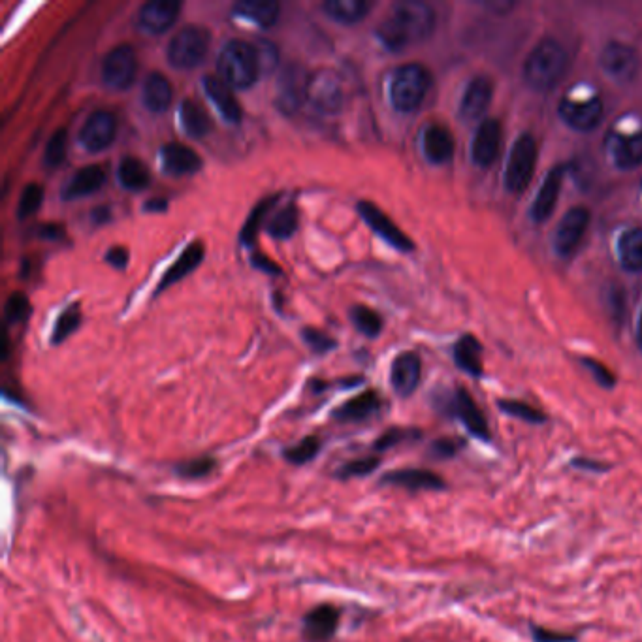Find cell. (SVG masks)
Instances as JSON below:
<instances>
[{
    "label": "cell",
    "mask_w": 642,
    "mask_h": 642,
    "mask_svg": "<svg viewBox=\"0 0 642 642\" xmlns=\"http://www.w3.org/2000/svg\"><path fill=\"white\" fill-rule=\"evenodd\" d=\"M281 6L277 2H253L245 0L234 6V16L240 17L243 21H249L257 27L268 29L277 23Z\"/></svg>",
    "instance_id": "obj_31"
},
{
    "label": "cell",
    "mask_w": 642,
    "mask_h": 642,
    "mask_svg": "<svg viewBox=\"0 0 642 642\" xmlns=\"http://www.w3.org/2000/svg\"><path fill=\"white\" fill-rule=\"evenodd\" d=\"M253 264L257 266V268H260V270H264L266 273H273V275H279V268L273 264L272 260H268L266 257H262V255H258V257L253 258Z\"/></svg>",
    "instance_id": "obj_57"
},
{
    "label": "cell",
    "mask_w": 642,
    "mask_h": 642,
    "mask_svg": "<svg viewBox=\"0 0 642 642\" xmlns=\"http://www.w3.org/2000/svg\"><path fill=\"white\" fill-rule=\"evenodd\" d=\"M341 612L338 607L324 603L309 610L302 620V637L305 642H330L338 631Z\"/></svg>",
    "instance_id": "obj_19"
},
{
    "label": "cell",
    "mask_w": 642,
    "mask_h": 642,
    "mask_svg": "<svg viewBox=\"0 0 642 642\" xmlns=\"http://www.w3.org/2000/svg\"><path fill=\"white\" fill-rule=\"evenodd\" d=\"M255 49H257L258 65H260L262 72H270L277 66L279 51L275 48V44L262 40V42H258V46H255Z\"/></svg>",
    "instance_id": "obj_52"
},
{
    "label": "cell",
    "mask_w": 642,
    "mask_h": 642,
    "mask_svg": "<svg viewBox=\"0 0 642 642\" xmlns=\"http://www.w3.org/2000/svg\"><path fill=\"white\" fill-rule=\"evenodd\" d=\"M311 74L300 63L285 66L275 83V104L285 115H294L304 108L309 97Z\"/></svg>",
    "instance_id": "obj_8"
},
{
    "label": "cell",
    "mask_w": 642,
    "mask_h": 642,
    "mask_svg": "<svg viewBox=\"0 0 642 642\" xmlns=\"http://www.w3.org/2000/svg\"><path fill=\"white\" fill-rule=\"evenodd\" d=\"M138 61L136 53L129 44H121L110 49L100 66L102 83L112 91H127L136 80Z\"/></svg>",
    "instance_id": "obj_11"
},
{
    "label": "cell",
    "mask_w": 642,
    "mask_h": 642,
    "mask_svg": "<svg viewBox=\"0 0 642 642\" xmlns=\"http://www.w3.org/2000/svg\"><path fill=\"white\" fill-rule=\"evenodd\" d=\"M637 341H639V347H641L642 351V313L641 319H639V330H637Z\"/></svg>",
    "instance_id": "obj_60"
},
{
    "label": "cell",
    "mask_w": 642,
    "mask_h": 642,
    "mask_svg": "<svg viewBox=\"0 0 642 642\" xmlns=\"http://www.w3.org/2000/svg\"><path fill=\"white\" fill-rule=\"evenodd\" d=\"M211 34L206 27H183L168 44V61L177 70H193L208 57Z\"/></svg>",
    "instance_id": "obj_6"
},
{
    "label": "cell",
    "mask_w": 642,
    "mask_h": 642,
    "mask_svg": "<svg viewBox=\"0 0 642 642\" xmlns=\"http://www.w3.org/2000/svg\"><path fill=\"white\" fill-rule=\"evenodd\" d=\"M383 486H396L409 492H439L445 490L447 482L443 481L437 473L422 467H407L388 471L381 479Z\"/></svg>",
    "instance_id": "obj_17"
},
{
    "label": "cell",
    "mask_w": 642,
    "mask_h": 642,
    "mask_svg": "<svg viewBox=\"0 0 642 642\" xmlns=\"http://www.w3.org/2000/svg\"><path fill=\"white\" fill-rule=\"evenodd\" d=\"M492 95H494V85L486 76H477L469 81L462 102H460L462 119L467 123L479 121L488 110V106L492 102Z\"/></svg>",
    "instance_id": "obj_22"
},
{
    "label": "cell",
    "mask_w": 642,
    "mask_h": 642,
    "mask_svg": "<svg viewBox=\"0 0 642 642\" xmlns=\"http://www.w3.org/2000/svg\"><path fill=\"white\" fill-rule=\"evenodd\" d=\"M567 66L569 57L562 44L546 38L531 49L522 68V76L535 93H548L563 80Z\"/></svg>",
    "instance_id": "obj_2"
},
{
    "label": "cell",
    "mask_w": 642,
    "mask_h": 642,
    "mask_svg": "<svg viewBox=\"0 0 642 642\" xmlns=\"http://www.w3.org/2000/svg\"><path fill=\"white\" fill-rule=\"evenodd\" d=\"M358 213L368 223L371 230L379 238H383L388 245H392L394 249H398L402 253H411L415 249L413 240L400 230V226L396 225L383 209L377 208L371 202H360L358 204Z\"/></svg>",
    "instance_id": "obj_14"
},
{
    "label": "cell",
    "mask_w": 642,
    "mask_h": 642,
    "mask_svg": "<svg viewBox=\"0 0 642 642\" xmlns=\"http://www.w3.org/2000/svg\"><path fill=\"white\" fill-rule=\"evenodd\" d=\"M219 78L232 89H249L257 83L262 70L255 46L243 40L226 42L217 57Z\"/></svg>",
    "instance_id": "obj_4"
},
{
    "label": "cell",
    "mask_w": 642,
    "mask_h": 642,
    "mask_svg": "<svg viewBox=\"0 0 642 642\" xmlns=\"http://www.w3.org/2000/svg\"><path fill=\"white\" fill-rule=\"evenodd\" d=\"M351 321L356 326V330L368 338H377L383 330L381 315L366 305L351 307Z\"/></svg>",
    "instance_id": "obj_38"
},
{
    "label": "cell",
    "mask_w": 642,
    "mask_h": 642,
    "mask_svg": "<svg viewBox=\"0 0 642 642\" xmlns=\"http://www.w3.org/2000/svg\"><path fill=\"white\" fill-rule=\"evenodd\" d=\"M215 469H217V460L213 456H200V458L177 464L174 467V473L181 479L196 481V479H206Z\"/></svg>",
    "instance_id": "obj_40"
},
{
    "label": "cell",
    "mask_w": 642,
    "mask_h": 642,
    "mask_svg": "<svg viewBox=\"0 0 642 642\" xmlns=\"http://www.w3.org/2000/svg\"><path fill=\"white\" fill-rule=\"evenodd\" d=\"M81 322V311L80 305L72 304L66 307L65 311L59 315V319L55 322L53 326V336H51V341L53 345H59L63 343L65 339L70 338Z\"/></svg>",
    "instance_id": "obj_41"
},
{
    "label": "cell",
    "mask_w": 642,
    "mask_h": 642,
    "mask_svg": "<svg viewBox=\"0 0 642 642\" xmlns=\"http://www.w3.org/2000/svg\"><path fill=\"white\" fill-rule=\"evenodd\" d=\"M179 12L181 2L177 0H151L140 8L136 25L145 34L166 33L176 23Z\"/></svg>",
    "instance_id": "obj_16"
},
{
    "label": "cell",
    "mask_w": 642,
    "mask_h": 642,
    "mask_svg": "<svg viewBox=\"0 0 642 642\" xmlns=\"http://www.w3.org/2000/svg\"><path fill=\"white\" fill-rule=\"evenodd\" d=\"M106 183V170L100 164H89L80 168L74 176L66 181L61 196L65 200L85 198L89 194L97 193Z\"/></svg>",
    "instance_id": "obj_27"
},
{
    "label": "cell",
    "mask_w": 642,
    "mask_h": 642,
    "mask_svg": "<svg viewBox=\"0 0 642 642\" xmlns=\"http://www.w3.org/2000/svg\"><path fill=\"white\" fill-rule=\"evenodd\" d=\"M435 29L432 6L418 0L396 2L377 27V38L388 51H405L428 40Z\"/></svg>",
    "instance_id": "obj_1"
},
{
    "label": "cell",
    "mask_w": 642,
    "mask_h": 642,
    "mask_svg": "<svg viewBox=\"0 0 642 642\" xmlns=\"http://www.w3.org/2000/svg\"><path fill=\"white\" fill-rule=\"evenodd\" d=\"M179 119L181 127L191 138H204L211 130V119L206 108L191 98L183 100L179 108Z\"/></svg>",
    "instance_id": "obj_34"
},
{
    "label": "cell",
    "mask_w": 642,
    "mask_h": 642,
    "mask_svg": "<svg viewBox=\"0 0 642 642\" xmlns=\"http://www.w3.org/2000/svg\"><path fill=\"white\" fill-rule=\"evenodd\" d=\"M307 102L322 115H336L343 110L345 104L343 83L330 70L317 72L315 76H311Z\"/></svg>",
    "instance_id": "obj_12"
},
{
    "label": "cell",
    "mask_w": 642,
    "mask_h": 642,
    "mask_svg": "<svg viewBox=\"0 0 642 642\" xmlns=\"http://www.w3.org/2000/svg\"><path fill=\"white\" fill-rule=\"evenodd\" d=\"M582 364H584L586 370L594 375L597 385L603 386V388H614V385H616V377H614V373H612L603 362L594 360V358H582Z\"/></svg>",
    "instance_id": "obj_49"
},
{
    "label": "cell",
    "mask_w": 642,
    "mask_h": 642,
    "mask_svg": "<svg viewBox=\"0 0 642 642\" xmlns=\"http://www.w3.org/2000/svg\"><path fill=\"white\" fill-rule=\"evenodd\" d=\"M422 364L415 353H403L392 362L390 370V383L398 396L409 398L420 383Z\"/></svg>",
    "instance_id": "obj_23"
},
{
    "label": "cell",
    "mask_w": 642,
    "mask_h": 642,
    "mask_svg": "<svg viewBox=\"0 0 642 642\" xmlns=\"http://www.w3.org/2000/svg\"><path fill=\"white\" fill-rule=\"evenodd\" d=\"M571 467L575 469H582V471H590V473H605L609 471V464L601 462V460H594V458H586V456H577L571 460Z\"/></svg>",
    "instance_id": "obj_54"
},
{
    "label": "cell",
    "mask_w": 642,
    "mask_h": 642,
    "mask_svg": "<svg viewBox=\"0 0 642 642\" xmlns=\"http://www.w3.org/2000/svg\"><path fill=\"white\" fill-rule=\"evenodd\" d=\"M322 8L326 16L338 21L341 25H354L368 16L371 4L366 0H328L324 2Z\"/></svg>",
    "instance_id": "obj_33"
},
{
    "label": "cell",
    "mask_w": 642,
    "mask_h": 642,
    "mask_svg": "<svg viewBox=\"0 0 642 642\" xmlns=\"http://www.w3.org/2000/svg\"><path fill=\"white\" fill-rule=\"evenodd\" d=\"M618 258L627 272H642V228H629L620 236Z\"/></svg>",
    "instance_id": "obj_35"
},
{
    "label": "cell",
    "mask_w": 642,
    "mask_h": 642,
    "mask_svg": "<svg viewBox=\"0 0 642 642\" xmlns=\"http://www.w3.org/2000/svg\"><path fill=\"white\" fill-rule=\"evenodd\" d=\"M531 639L533 642H578L577 635L545 629L541 626H531Z\"/></svg>",
    "instance_id": "obj_53"
},
{
    "label": "cell",
    "mask_w": 642,
    "mask_h": 642,
    "mask_svg": "<svg viewBox=\"0 0 642 642\" xmlns=\"http://www.w3.org/2000/svg\"><path fill=\"white\" fill-rule=\"evenodd\" d=\"M537 164V142L531 134L516 138L505 168V189L511 194L524 193L533 179Z\"/></svg>",
    "instance_id": "obj_9"
},
{
    "label": "cell",
    "mask_w": 642,
    "mask_h": 642,
    "mask_svg": "<svg viewBox=\"0 0 642 642\" xmlns=\"http://www.w3.org/2000/svg\"><path fill=\"white\" fill-rule=\"evenodd\" d=\"M202 258H204V245L200 241L189 243L183 249V253L177 257L176 262L162 275L161 283L157 287V294L164 289H168V287H172V285H176L177 281L185 279L189 273L200 266Z\"/></svg>",
    "instance_id": "obj_29"
},
{
    "label": "cell",
    "mask_w": 642,
    "mask_h": 642,
    "mask_svg": "<svg viewBox=\"0 0 642 642\" xmlns=\"http://www.w3.org/2000/svg\"><path fill=\"white\" fill-rule=\"evenodd\" d=\"M66 147H68V134L65 129L55 130L46 144L44 151V164L48 168L61 166L66 159Z\"/></svg>",
    "instance_id": "obj_45"
},
{
    "label": "cell",
    "mask_w": 642,
    "mask_h": 642,
    "mask_svg": "<svg viewBox=\"0 0 642 642\" xmlns=\"http://www.w3.org/2000/svg\"><path fill=\"white\" fill-rule=\"evenodd\" d=\"M422 153L435 166L447 164L454 157L452 132L443 125H428L422 132Z\"/></svg>",
    "instance_id": "obj_25"
},
{
    "label": "cell",
    "mask_w": 642,
    "mask_h": 642,
    "mask_svg": "<svg viewBox=\"0 0 642 642\" xmlns=\"http://www.w3.org/2000/svg\"><path fill=\"white\" fill-rule=\"evenodd\" d=\"M106 262L112 264L115 270H125L127 264H129V251L121 245L117 247H112L108 253H106Z\"/></svg>",
    "instance_id": "obj_55"
},
{
    "label": "cell",
    "mask_w": 642,
    "mask_h": 642,
    "mask_svg": "<svg viewBox=\"0 0 642 642\" xmlns=\"http://www.w3.org/2000/svg\"><path fill=\"white\" fill-rule=\"evenodd\" d=\"M379 464H381V460L377 456L358 458V460H351V462L338 467L334 475L341 481H349V479H356V477H368L379 467Z\"/></svg>",
    "instance_id": "obj_44"
},
{
    "label": "cell",
    "mask_w": 642,
    "mask_h": 642,
    "mask_svg": "<svg viewBox=\"0 0 642 642\" xmlns=\"http://www.w3.org/2000/svg\"><path fill=\"white\" fill-rule=\"evenodd\" d=\"M117 134V117L108 110L91 113L80 130V144L89 153H100L110 147Z\"/></svg>",
    "instance_id": "obj_15"
},
{
    "label": "cell",
    "mask_w": 642,
    "mask_h": 642,
    "mask_svg": "<svg viewBox=\"0 0 642 642\" xmlns=\"http://www.w3.org/2000/svg\"><path fill=\"white\" fill-rule=\"evenodd\" d=\"M450 411L452 415L458 418L464 426H466L467 432L481 439L484 443H488L492 439V434H490V426L486 422V417L481 411V407L475 403V400L471 398V394L464 390V388H458L450 400Z\"/></svg>",
    "instance_id": "obj_18"
},
{
    "label": "cell",
    "mask_w": 642,
    "mask_h": 642,
    "mask_svg": "<svg viewBox=\"0 0 642 642\" xmlns=\"http://www.w3.org/2000/svg\"><path fill=\"white\" fill-rule=\"evenodd\" d=\"M501 136L503 129L498 119L490 117L481 121L471 145V159L479 168H490L496 162L501 149Z\"/></svg>",
    "instance_id": "obj_20"
},
{
    "label": "cell",
    "mask_w": 642,
    "mask_h": 642,
    "mask_svg": "<svg viewBox=\"0 0 642 642\" xmlns=\"http://www.w3.org/2000/svg\"><path fill=\"white\" fill-rule=\"evenodd\" d=\"M44 200V189L38 183H31L23 189V193L19 196V204H17V217L19 219H29L33 217L38 208L42 206Z\"/></svg>",
    "instance_id": "obj_46"
},
{
    "label": "cell",
    "mask_w": 642,
    "mask_h": 642,
    "mask_svg": "<svg viewBox=\"0 0 642 642\" xmlns=\"http://www.w3.org/2000/svg\"><path fill=\"white\" fill-rule=\"evenodd\" d=\"M6 319L8 322H19L23 321L29 313H31V304H29V298L23 294V292H14L10 294L8 302H6Z\"/></svg>",
    "instance_id": "obj_48"
},
{
    "label": "cell",
    "mask_w": 642,
    "mask_h": 642,
    "mask_svg": "<svg viewBox=\"0 0 642 642\" xmlns=\"http://www.w3.org/2000/svg\"><path fill=\"white\" fill-rule=\"evenodd\" d=\"M275 202H277L275 196H273V198H266V200L258 202L257 208L251 211L249 219L245 221V226H243V230H241L240 238L241 241H243V245H253V243H255L260 225H262V221H264V215H266V211H270V208H272Z\"/></svg>",
    "instance_id": "obj_43"
},
{
    "label": "cell",
    "mask_w": 642,
    "mask_h": 642,
    "mask_svg": "<svg viewBox=\"0 0 642 642\" xmlns=\"http://www.w3.org/2000/svg\"><path fill=\"white\" fill-rule=\"evenodd\" d=\"M108 219H110V209L108 208L95 209V213H93V221H95L97 225H102V223H106Z\"/></svg>",
    "instance_id": "obj_59"
},
{
    "label": "cell",
    "mask_w": 642,
    "mask_h": 642,
    "mask_svg": "<svg viewBox=\"0 0 642 642\" xmlns=\"http://www.w3.org/2000/svg\"><path fill=\"white\" fill-rule=\"evenodd\" d=\"M381 396L375 390H368L353 400L339 405L332 413V417L339 422H364L368 418L375 417L381 411Z\"/></svg>",
    "instance_id": "obj_28"
},
{
    "label": "cell",
    "mask_w": 642,
    "mask_h": 642,
    "mask_svg": "<svg viewBox=\"0 0 642 642\" xmlns=\"http://www.w3.org/2000/svg\"><path fill=\"white\" fill-rule=\"evenodd\" d=\"M599 66L609 80L618 85H629L639 76L641 55L629 44L609 42L599 55Z\"/></svg>",
    "instance_id": "obj_10"
},
{
    "label": "cell",
    "mask_w": 642,
    "mask_h": 642,
    "mask_svg": "<svg viewBox=\"0 0 642 642\" xmlns=\"http://www.w3.org/2000/svg\"><path fill=\"white\" fill-rule=\"evenodd\" d=\"M432 87V74L418 63L398 66L388 80V98L396 112L413 113L422 106Z\"/></svg>",
    "instance_id": "obj_3"
},
{
    "label": "cell",
    "mask_w": 642,
    "mask_h": 642,
    "mask_svg": "<svg viewBox=\"0 0 642 642\" xmlns=\"http://www.w3.org/2000/svg\"><path fill=\"white\" fill-rule=\"evenodd\" d=\"M65 236L63 225H44L40 228V238L44 240H61Z\"/></svg>",
    "instance_id": "obj_56"
},
{
    "label": "cell",
    "mask_w": 642,
    "mask_h": 642,
    "mask_svg": "<svg viewBox=\"0 0 642 642\" xmlns=\"http://www.w3.org/2000/svg\"><path fill=\"white\" fill-rule=\"evenodd\" d=\"M145 211H153V213H162V211H166V208H168V202L164 200V198H153V200H149L147 204L144 206Z\"/></svg>",
    "instance_id": "obj_58"
},
{
    "label": "cell",
    "mask_w": 642,
    "mask_h": 642,
    "mask_svg": "<svg viewBox=\"0 0 642 642\" xmlns=\"http://www.w3.org/2000/svg\"><path fill=\"white\" fill-rule=\"evenodd\" d=\"M119 183L129 191H144L151 183L149 168L136 157H125L117 170Z\"/></svg>",
    "instance_id": "obj_36"
},
{
    "label": "cell",
    "mask_w": 642,
    "mask_h": 642,
    "mask_svg": "<svg viewBox=\"0 0 642 642\" xmlns=\"http://www.w3.org/2000/svg\"><path fill=\"white\" fill-rule=\"evenodd\" d=\"M162 170L170 176H189L202 168V159L189 145L170 142L162 145Z\"/></svg>",
    "instance_id": "obj_24"
},
{
    "label": "cell",
    "mask_w": 642,
    "mask_h": 642,
    "mask_svg": "<svg viewBox=\"0 0 642 642\" xmlns=\"http://www.w3.org/2000/svg\"><path fill=\"white\" fill-rule=\"evenodd\" d=\"M420 437V432L417 430H403V428H390L388 432L381 435L375 443H373V450L375 452H385V450L392 449V447H398L403 441H409V439H418Z\"/></svg>",
    "instance_id": "obj_47"
},
{
    "label": "cell",
    "mask_w": 642,
    "mask_h": 642,
    "mask_svg": "<svg viewBox=\"0 0 642 642\" xmlns=\"http://www.w3.org/2000/svg\"><path fill=\"white\" fill-rule=\"evenodd\" d=\"M204 91H206L209 100L215 104L217 112L223 115V119H226L228 123H240L241 115H243L240 100L234 95L230 85H226L219 76H206Z\"/></svg>",
    "instance_id": "obj_26"
},
{
    "label": "cell",
    "mask_w": 642,
    "mask_h": 642,
    "mask_svg": "<svg viewBox=\"0 0 642 642\" xmlns=\"http://www.w3.org/2000/svg\"><path fill=\"white\" fill-rule=\"evenodd\" d=\"M498 405L505 415L524 420L528 424H545L548 420L541 409L528 405V403L518 402V400H499Z\"/></svg>",
    "instance_id": "obj_42"
},
{
    "label": "cell",
    "mask_w": 642,
    "mask_h": 642,
    "mask_svg": "<svg viewBox=\"0 0 642 642\" xmlns=\"http://www.w3.org/2000/svg\"><path fill=\"white\" fill-rule=\"evenodd\" d=\"M454 362L467 375L479 379L482 375V345L473 336H462L454 347Z\"/></svg>",
    "instance_id": "obj_32"
},
{
    "label": "cell",
    "mask_w": 642,
    "mask_h": 642,
    "mask_svg": "<svg viewBox=\"0 0 642 642\" xmlns=\"http://www.w3.org/2000/svg\"><path fill=\"white\" fill-rule=\"evenodd\" d=\"M322 439L319 435H307L302 439L298 445L290 447V449L283 452L285 460L292 464V466H305L309 464L313 458H317V454L321 452Z\"/></svg>",
    "instance_id": "obj_39"
},
{
    "label": "cell",
    "mask_w": 642,
    "mask_h": 642,
    "mask_svg": "<svg viewBox=\"0 0 642 642\" xmlns=\"http://www.w3.org/2000/svg\"><path fill=\"white\" fill-rule=\"evenodd\" d=\"M172 98H174L172 83L166 76H162L161 72H153L145 78L144 87H142V102L149 112H166L172 104Z\"/></svg>",
    "instance_id": "obj_30"
},
{
    "label": "cell",
    "mask_w": 642,
    "mask_h": 642,
    "mask_svg": "<svg viewBox=\"0 0 642 642\" xmlns=\"http://www.w3.org/2000/svg\"><path fill=\"white\" fill-rule=\"evenodd\" d=\"M607 157L618 170H637L642 166V127H629L620 119L607 134Z\"/></svg>",
    "instance_id": "obj_7"
},
{
    "label": "cell",
    "mask_w": 642,
    "mask_h": 642,
    "mask_svg": "<svg viewBox=\"0 0 642 642\" xmlns=\"http://www.w3.org/2000/svg\"><path fill=\"white\" fill-rule=\"evenodd\" d=\"M590 219H592L590 211L582 206L571 208L563 215L560 225L554 232V251L558 257L571 258L577 253L590 226Z\"/></svg>",
    "instance_id": "obj_13"
},
{
    "label": "cell",
    "mask_w": 642,
    "mask_h": 642,
    "mask_svg": "<svg viewBox=\"0 0 642 642\" xmlns=\"http://www.w3.org/2000/svg\"><path fill=\"white\" fill-rule=\"evenodd\" d=\"M558 113L569 129L577 132L594 130L603 119V100L594 89L578 85L562 98Z\"/></svg>",
    "instance_id": "obj_5"
},
{
    "label": "cell",
    "mask_w": 642,
    "mask_h": 642,
    "mask_svg": "<svg viewBox=\"0 0 642 642\" xmlns=\"http://www.w3.org/2000/svg\"><path fill=\"white\" fill-rule=\"evenodd\" d=\"M298 225H300L298 209L294 208V206H287V208L281 209L279 213L273 215V219L268 225V232L277 240H289L294 236V232L298 230Z\"/></svg>",
    "instance_id": "obj_37"
},
{
    "label": "cell",
    "mask_w": 642,
    "mask_h": 642,
    "mask_svg": "<svg viewBox=\"0 0 642 642\" xmlns=\"http://www.w3.org/2000/svg\"><path fill=\"white\" fill-rule=\"evenodd\" d=\"M302 338L315 353H328V351H332L336 347L334 339L326 336L321 330H315V328H305L304 332H302Z\"/></svg>",
    "instance_id": "obj_50"
},
{
    "label": "cell",
    "mask_w": 642,
    "mask_h": 642,
    "mask_svg": "<svg viewBox=\"0 0 642 642\" xmlns=\"http://www.w3.org/2000/svg\"><path fill=\"white\" fill-rule=\"evenodd\" d=\"M641 189H642V187H641Z\"/></svg>",
    "instance_id": "obj_61"
},
{
    "label": "cell",
    "mask_w": 642,
    "mask_h": 642,
    "mask_svg": "<svg viewBox=\"0 0 642 642\" xmlns=\"http://www.w3.org/2000/svg\"><path fill=\"white\" fill-rule=\"evenodd\" d=\"M563 177H565V164H558L556 168H552L546 174L545 181L539 187L537 196L533 200V206H531L530 215L533 223L543 225L554 213V208L560 198V191H562Z\"/></svg>",
    "instance_id": "obj_21"
},
{
    "label": "cell",
    "mask_w": 642,
    "mask_h": 642,
    "mask_svg": "<svg viewBox=\"0 0 642 642\" xmlns=\"http://www.w3.org/2000/svg\"><path fill=\"white\" fill-rule=\"evenodd\" d=\"M462 445H464L462 441L450 439V437L437 439L430 447V456L435 460H449V458H454L458 454V450L462 449Z\"/></svg>",
    "instance_id": "obj_51"
}]
</instances>
